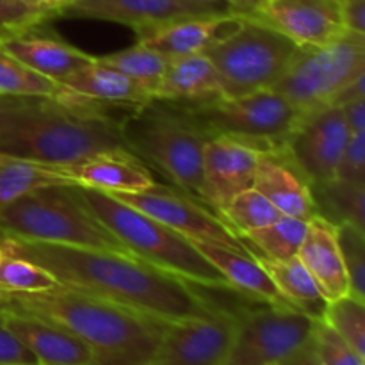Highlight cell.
I'll return each instance as SVG.
<instances>
[{
	"label": "cell",
	"instance_id": "6da1fadb",
	"mask_svg": "<svg viewBox=\"0 0 365 365\" xmlns=\"http://www.w3.org/2000/svg\"><path fill=\"white\" fill-rule=\"evenodd\" d=\"M4 252L45 267L64 287L113 302L160 323L207 317L216 303L195 285L132 253L9 237Z\"/></svg>",
	"mask_w": 365,
	"mask_h": 365
},
{
	"label": "cell",
	"instance_id": "7a4b0ae2",
	"mask_svg": "<svg viewBox=\"0 0 365 365\" xmlns=\"http://www.w3.org/2000/svg\"><path fill=\"white\" fill-rule=\"evenodd\" d=\"M107 110L66 91L61 98L0 96V153L64 168L125 148L120 120Z\"/></svg>",
	"mask_w": 365,
	"mask_h": 365
},
{
	"label": "cell",
	"instance_id": "3957f363",
	"mask_svg": "<svg viewBox=\"0 0 365 365\" xmlns=\"http://www.w3.org/2000/svg\"><path fill=\"white\" fill-rule=\"evenodd\" d=\"M0 309L20 310L59 324L95 353V365H148L168 323L77 291L2 292Z\"/></svg>",
	"mask_w": 365,
	"mask_h": 365
},
{
	"label": "cell",
	"instance_id": "277c9868",
	"mask_svg": "<svg viewBox=\"0 0 365 365\" xmlns=\"http://www.w3.org/2000/svg\"><path fill=\"white\" fill-rule=\"evenodd\" d=\"M120 130L128 152L207 207L203 148L209 138L180 103L152 98L130 107L120 118Z\"/></svg>",
	"mask_w": 365,
	"mask_h": 365
},
{
	"label": "cell",
	"instance_id": "5b68a950",
	"mask_svg": "<svg viewBox=\"0 0 365 365\" xmlns=\"http://www.w3.org/2000/svg\"><path fill=\"white\" fill-rule=\"evenodd\" d=\"M82 205L132 253L192 285L230 289L223 274L184 235L127 205L113 195L82 185H70Z\"/></svg>",
	"mask_w": 365,
	"mask_h": 365
},
{
	"label": "cell",
	"instance_id": "8992f818",
	"mask_svg": "<svg viewBox=\"0 0 365 365\" xmlns=\"http://www.w3.org/2000/svg\"><path fill=\"white\" fill-rule=\"evenodd\" d=\"M0 228L20 241L130 253L82 205L70 185L36 189L4 205Z\"/></svg>",
	"mask_w": 365,
	"mask_h": 365
},
{
	"label": "cell",
	"instance_id": "52a82bcc",
	"mask_svg": "<svg viewBox=\"0 0 365 365\" xmlns=\"http://www.w3.org/2000/svg\"><path fill=\"white\" fill-rule=\"evenodd\" d=\"M180 106L209 139L228 135L250 143L260 152L284 148L285 139L302 118L299 110L274 89Z\"/></svg>",
	"mask_w": 365,
	"mask_h": 365
},
{
	"label": "cell",
	"instance_id": "ba28073f",
	"mask_svg": "<svg viewBox=\"0 0 365 365\" xmlns=\"http://www.w3.org/2000/svg\"><path fill=\"white\" fill-rule=\"evenodd\" d=\"M362 73L365 34L346 31L324 45L298 46L273 89L303 116L335 103L337 96Z\"/></svg>",
	"mask_w": 365,
	"mask_h": 365
},
{
	"label": "cell",
	"instance_id": "9c48e42d",
	"mask_svg": "<svg viewBox=\"0 0 365 365\" xmlns=\"http://www.w3.org/2000/svg\"><path fill=\"white\" fill-rule=\"evenodd\" d=\"M298 50L292 39L257 18L241 16L234 32L207 50L221 78L223 96L273 89Z\"/></svg>",
	"mask_w": 365,
	"mask_h": 365
},
{
	"label": "cell",
	"instance_id": "30bf717a",
	"mask_svg": "<svg viewBox=\"0 0 365 365\" xmlns=\"http://www.w3.org/2000/svg\"><path fill=\"white\" fill-rule=\"evenodd\" d=\"M317 321L289 305L237 314L234 337L221 365H278L312 339Z\"/></svg>",
	"mask_w": 365,
	"mask_h": 365
},
{
	"label": "cell",
	"instance_id": "8fae6325",
	"mask_svg": "<svg viewBox=\"0 0 365 365\" xmlns=\"http://www.w3.org/2000/svg\"><path fill=\"white\" fill-rule=\"evenodd\" d=\"M349 135L342 107L330 103L303 114L285 139L282 152L312 187H321L337 178Z\"/></svg>",
	"mask_w": 365,
	"mask_h": 365
},
{
	"label": "cell",
	"instance_id": "7c38bea8",
	"mask_svg": "<svg viewBox=\"0 0 365 365\" xmlns=\"http://www.w3.org/2000/svg\"><path fill=\"white\" fill-rule=\"evenodd\" d=\"M113 196L141 210L146 216L160 221L189 241H207L228 246L239 252H250L245 241L235 235L217 214L184 192L155 184L145 191L116 192Z\"/></svg>",
	"mask_w": 365,
	"mask_h": 365
},
{
	"label": "cell",
	"instance_id": "4fadbf2b",
	"mask_svg": "<svg viewBox=\"0 0 365 365\" xmlns=\"http://www.w3.org/2000/svg\"><path fill=\"white\" fill-rule=\"evenodd\" d=\"M237 314L216 305L210 316L168 323L148 365H221Z\"/></svg>",
	"mask_w": 365,
	"mask_h": 365
},
{
	"label": "cell",
	"instance_id": "5bb4252c",
	"mask_svg": "<svg viewBox=\"0 0 365 365\" xmlns=\"http://www.w3.org/2000/svg\"><path fill=\"white\" fill-rule=\"evenodd\" d=\"M260 150L241 139L216 135L203 148V187L205 203L220 216L239 192L253 187Z\"/></svg>",
	"mask_w": 365,
	"mask_h": 365
},
{
	"label": "cell",
	"instance_id": "9a60e30c",
	"mask_svg": "<svg viewBox=\"0 0 365 365\" xmlns=\"http://www.w3.org/2000/svg\"><path fill=\"white\" fill-rule=\"evenodd\" d=\"M230 13L227 6L196 0H77L59 18H89L127 25L135 32L166 21L198 14Z\"/></svg>",
	"mask_w": 365,
	"mask_h": 365
},
{
	"label": "cell",
	"instance_id": "2e32d148",
	"mask_svg": "<svg viewBox=\"0 0 365 365\" xmlns=\"http://www.w3.org/2000/svg\"><path fill=\"white\" fill-rule=\"evenodd\" d=\"M255 18L298 46L324 45L348 31L342 18V0H271Z\"/></svg>",
	"mask_w": 365,
	"mask_h": 365
},
{
	"label": "cell",
	"instance_id": "e0dca14e",
	"mask_svg": "<svg viewBox=\"0 0 365 365\" xmlns=\"http://www.w3.org/2000/svg\"><path fill=\"white\" fill-rule=\"evenodd\" d=\"M0 48L6 50L29 70L56 82L64 81L95 61L93 56L82 52L46 29V24L32 25L6 36L0 39Z\"/></svg>",
	"mask_w": 365,
	"mask_h": 365
},
{
	"label": "cell",
	"instance_id": "ac0fdd59",
	"mask_svg": "<svg viewBox=\"0 0 365 365\" xmlns=\"http://www.w3.org/2000/svg\"><path fill=\"white\" fill-rule=\"evenodd\" d=\"M241 24V16L232 13L184 16L155 27L135 32L138 43L150 46L168 57L205 53L227 38Z\"/></svg>",
	"mask_w": 365,
	"mask_h": 365
},
{
	"label": "cell",
	"instance_id": "d6986e66",
	"mask_svg": "<svg viewBox=\"0 0 365 365\" xmlns=\"http://www.w3.org/2000/svg\"><path fill=\"white\" fill-rule=\"evenodd\" d=\"M0 312L7 328L39 365H95L89 346L59 324L20 310L0 309Z\"/></svg>",
	"mask_w": 365,
	"mask_h": 365
},
{
	"label": "cell",
	"instance_id": "ffe728a7",
	"mask_svg": "<svg viewBox=\"0 0 365 365\" xmlns=\"http://www.w3.org/2000/svg\"><path fill=\"white\" fill-rule=\"evenodd\" d=\"M61 170L70 185L91 187L109 195L139 192L155 185L146 164L127 148L106 150Z\"/></svg>",
	"mask_w": 365,
	"mask_h": 365
},
{
	"label": "cell",
	"instance_id": "44dd1931",
	"mask_svg": "<svg viewBox=\"0 0 365 365\" xmlns=\"http://www.w3.org/2000/svg\"><path fill=\"white\" fill-rule=\"evenodd\" d=\"M253 189L266 196L282 216L310 220L317 216L312 185L282 150L262 152L253 178Z\"/></svg>",
	"mask_w": 365,
	"mask_h": 365
},
{
	"label": "cell",
	"instance_id": "7402d4cb",
	"mask_svg": "<svg viewBox=\"0 0 365 365\" xmlns=\"http://www.w3.org/2000/svg\"><path fill=\"white\" fill-rule=\"evenodd\" d=\"M191 242L223 274L230 291L255 299L259 303L287 305L280 292H278L273 278L269 277L266 267L259 262V259L253 253L239 252V250L207 241Z\"/></svg>",
	"mask_w": 365,
	"mask_h": 365
},
{
	"label": "cell",
	"instance_id": "603a6c76",
	"mask_svg": "<svg viewBox=\"0 0 365 365\" xmlns=\"http://www.w3.org/2000/svg\"><path fill=\"white\" fill-rule=\"evenodd\" d=\"M298 259L310 271L328 302L349 294V280L339 250L337 230L327 217L319 214L310 217Z\"/></svg>",
	"mask_w": 365,
	"mask_h": 365
},
{
	"label": "cell",
	"instance_id": "cb8c5ba5",
	"mask_svg": "<svg viewBox=\"0 0 365 365\" xmlns=\"http://www.w3.org/2000/svg\"><path fill=\"white\" fill-rule=\"evenodd\" d=\"M59 84L71 98L96 106L135 107L152 100V95L138 82L96 59Z\"/></svg>",
	"mask_w": 365,
	"mask_h": 365
},
{
	"label": "cell",
	"instance_id": "d4e9b609",
	"mask_svg": "<svg viewBox=\"0 0 365 365\" xmlns=\"http://www.w3.org/2000/svg\"><path fill=\"white\" fill-rule=\"evenodd\" d=\"M223 96V86L207 53L173 57L157 86L153 98L166 102H203Z\"/></svg>",
	"mask_w": 365,
	"mask_h": 365
},
{
	"label": "cell",
	"instance_id": "484cf974",
	"mask_svg": "<svg viewBox=\"0 0 365 365\" xmlns=\"http://www.w3.org/2000/svg\"><path fill=\"white\" fill-rule=\"evenodd\" d=\"M255 257L266 267L269 277L273 278L278 292H280L287 305L307 314L312 319L323 321L328 299L324 298L317 282L314 280L310 271L303 266L298 257L289 260H273L262 255Z\"/></svg>",
	"mask_w": 365,
	"mask_h": 365
},
{
	"label": "cell",
	"instance_id": "4316f807",
	"mask_svg": "<svg viewBox=\"0 0 365 365\" xmlns=\"http://www.w3.org/2000/svg\"><path fill=\"white\" fill-rule=\"evenodd\" d=\"M52 185H70L59 166L0 153V209L36 189Z\"/></svg>",
	"mask_w": 365,
	"mask_h": 365
},
{
	"label": "cell",
	"instance_id": "83f0119b",
	"mask_svg": "<svg viewBox=\"0 0 365 365\" xmlns=\"http://www.w3.org/2000/svg\"><path fill=\"white\" fill-rule=\"evenodd\" d=\"M317 214L334 225L351 223L364 230L365 182L334 180L331 184L312 187Z\"/></svg>",
	"mask_w": 365,
	"mask_h": 365
},
{
	"label": "cell",
	"instance_id": "f1b7e54d",
	"mask_svg": "<svg viewBox=\"0 0 365 365\" xmlns=\"http://www.w3.org/2000/svg\"><path fill=\"white\" fill-rule=\"evenodd\" d=\"M309 220L292 216H280L267 227L241 237L253 246L255 255L273 260H289L298 257L299 248L307 237Z\"/></svg>",
	"mask_w": 365,
	"mask_h": 365
},
{
	"label": "cell",
	"instance_id": "f546056e",
	"mask_svg": "<svg viewBox=\"0 0 365 365\" xmlns=\"http://www.w3.org/2000/svg\"><path fill=\"white\" fill-rule=\"evenodd\" d=\"M95 59L138 82L153 98V93L159 86L171 57L164 56V53L157 52V50L150 48L143 43H135L128 48L120 50V52L107 53V56L95 57Z\"/></svg>",
	"mask_w": 365,
	"mask_h": 365
},
{
	"label": "cell",
	"instance_id": "4dcf8cb0",
	"mask_svg": "<svg viewBox=\"0 0 365 365\" xmlns=\"http://www.w3.org/2000/svg\"><path fill=\"white\" fill-rule=\"evenodd\" d=\"M280 216L273 203L253 187L235 195L220 212L221 221L239 237L267 227Z\"/></svg>",
	"mask_w": 365,
	"mask_h": 365
},
{
	"label": "cell",
	"instance_id": "1f68e13d",
	"mask_svg": "<svg viewBox=\"0 0 365 365\" xmlns=\"http://www.w3.org/2000/svg\"><path fill=\"white\" fill-rule=\"evenodd\" d=\"M64 88L43 77L0 48V96H52L61 98Z\"/></svg>",
	"mask_w": 365,
	"mask_h": 365
},
{
	"label": "cell",
	"instance_id": "d6a6232c",
	"mask_svg": "<svg viewBox=\"0 0 365 365\" xmlns=\"http://www.w3.org/2000/svg\"><path fill=\"white\" fill-rule=\"evenodd\" d=\"M323 323L365 359V305L351 292L328 302Z\"/></svg>",
	"mask_w": 365,
	"mask_h": 365
},
{
	"label": "cell",
	"instance_id": "836d02e7",
	"mask_svg": "<svg viewBox=\"0 0 365 365\" xmlns=\"http://www.w3.org/2000/svg\"><path fill=\"white\" fill-rule=\"evenodd\" d=\"M57 280L45 267L24 257L2 253L0 257V291L2 292H43L57 287Z\"/></svg>",
	"mask_w": 365,
	"mask_h": 365
},
{
	"label": "cell",
	"instance_id": "e575fe53",
	"mask_svg": "<svg viewBox=\"0 0 365 365\" xmlns=\"http://www.w3.org/2000/svg\"><path fill=\"white\" fill-rule=\"evenodd\" d=\"M337 242L349 280V292L356 298L365 296V235L351 223H337Z\"/></svg>",
	"mask_w": 365,
	"mask_h": 365
},
{
	"label": "cell",
	"instance_id": "d590c367",
	"mask_svg": "<svg viewBox=\"0 0 365 365\" xmlns=\"http://www.w3.org/2000/svg\"><path fill=\"white\" fill-rule=\"evenodd\" d=\"M317 355L323 365H364V356H360L351 346L346 344L330 327L317 321L314 330Z\"/></svg>",
	"mask_w": 365,
	"mask_h": 365
},
{
	"label": "cell",
	"instance_id": "8d00e7d4",
	"mask_svg": "<svg viewBox=\"0 0 365 365\" xmlns=\"http://www.w3.org/2000/svg\"><path fill=\"white\" fill-rule=\"evenodd\" d=\"M50 20L48 14L29 6L25 0H0V39Z\"/></svg>",
	"mask_w": 365,
	"mask_h": 365
},
{
	"label": "cell",
	"instance_id": "74e56055",
	"mask_svg": "<svg viewBox=\"0 0 365 365\" xmlns=\"http://www.w3.org/2000/svg\"><path fill=\"white\" fill-rule=\"evenodd\" d=\"M365 168V132L362 134H351L346 145L344 155L339 164L337 178L342 182H364Z\"/></svg>",
	"mask_w": 365,
	"mask_h": 365
},
{
	"label": "cell",
	"instance_id": "f35d334b",
	"mask_svg": "<svg viewBox=\"0 0 365 365\" xmlns=\"http://www.w3.org/2000/svg\"><path fill=\"white\" fill-rule=\"evenodd\" d=\"M0 365H39L38 359L14 337L0 312Z\"/></svg>",
	"mask_w": 365,
	"mask_h": 365
},
{
	"label": "cell",
	"instance_id": "ab89813d",
	"mask_svg": "<svg viewBox=\"0 0 365 365\" xmlns=\"http://www.w3.org/2000/svg\"><path fill=\"white\" fill-rule=\"evenodd\" d=\"M342 18L348 31L365 34V0H342Z\"/></svg>",
	"mask_w": 365,
	"mask_h": 365
},
{
	"label": "cell",
	"instance_id": "60d3db41",
	"mask_svg": "<svg viewBox=\"0 0 365 365\" xmlns=\"http://www.w3.org/2000/svg\"><path fill=\"white\" fill-rule=\"evenodd\" d=\"M342 113H344L346 125L349 128V134H362L365 132V106L364 98L353 100V102L344 103Z\"/></svg>",
	"mask_w": 365,
	"mask_h": 365
},
{
	"label": "cell",
	"instance_id": "b9f144b4",
	"mask_svg": "<svg viewBox=\"0 0 365 365\" xmlns=\"http://www.w3.org/2000/svg\"><path fill=\"white\" fill-rule=\"evenodd\" d=\"M278 365H323L319 360V355H317L314 335L309 342H305L302 348L296 349L292 355H289L287 359L282 360Z\"/></svg>",
	"mask_w": 365,
	"mask_h": 365
},
{
	"label": "cell",
	"instance_id": "7bdbcfd3",
	"mask_svg": "<svg viewBox=\"0 0 365 365\" xmlns=\"http://www.w3.org/2000/svg\"><path fill=\"white\" fill-rule=\"evenodd\" d=\"M271 0H227L228 11L232 14L245 18H255L257 14L262 13Z\"/></svg>",
	"mask_w": 365,
	"mask_h": 365
},
{
	"label": "cell",
	"instance_id": "ee69618b",
	"mask_svg": "<svg viewBox=\"0 0 365 365\" xmlns=\"http://www.w3.org/2000/svg\"><path fill=\"white\" fill-rule=\"evenodd\" d=\"M29 6L36 7V9L43 11L45 14H48L50 18H59V14L66 9L68 6H71L77 0H25Z\"/></svg>",
	"mask_w": 365,
	"mask_h": 365
},
{
	"label": "cell",
	"instance_id": "f6af8a7d",
	"mask_svg": "<svg viewBox=\"0 0 365 365\" xmlns=\"http://www.w3.org/2000/svg\"><path fill=\"white\" fill-rule=\"evenodd\" d=\"M7 241H9V235L0 228V250H4V246L7 245Z\"/></svg>",
	"mask_w": 365,
	"mask_h": 365
},
{
	"label": "cell",
	"instance_id": "bcb514c9",
	"mask_svg": "<svg viewBox=\"0 0 365 365\" xmlns=\"http://www.w3.org/2000/svg\"><path fill=\"white\" fill-rule=\"evenodd\" d=\"M202 4H214V6H227V0H196ZM228 7V6H227Z\"/></svg>",
	"mask_w": 365,
	"mask_h": 365
},
{
	"label": "cell",
	"instance_id": "7dc6e473",
	"mask_svg": "<svg viewBox=\"0 0 365 365\" xmlns=\"http://www.w3.org/2000/svg\"><path fill=\"white\" fill-rule=\"evenodd\" d=\"M2 253H4V250H0V257H2Z\"/></svg>",
	"mask_w": 365,
	"mask_h": 365
}]
</instances>
